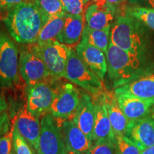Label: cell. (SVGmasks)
I'll return each instance as SVG.
<instances>
[{"mask_svg":"<svg viewBox=\"0 0 154 154\" xmlns=\"http://www.w3.org/2000/svg\"><path fill=\"white\" fill-rule=\"evenodd\" d=\"M49 19L33 0L25 2L7 11L4 19L7 32L17 43L34 44Z\"/></svg>","mask_w":154,"mask_h":154,"instance_id":"6da1fadb","label":"cell"},{"mask_svg":"<svg viewBox=\"0 0 154 154\" xmlns=\"http://www.w3.org/2000/svg\"><path fill=\"white\" fill-rule=\"evenodd\" d=\"M110 42L127 52L148 56L151 39L143 23L125 12L116 18L111 25Z\"/></svg>","mask_w":154,"mask_h":154,"instance_id":"7a4b0ae2","label":"cell"},{"mask_svg":"<svg viewBox=\"0 0 154 154\" xmlns=\"http://www.w3.org/2000/svg\"><path fill=\"white\" fill-rule=\"evenodd\" d=\"M108 75L114 88L120 87L151 70L148 64L147 56L128 53L109 42L106 54Z\"/></svg>","mask_w":154,"mask_h":154,"instance_id":"3957f363","label":"cell"},{"mask_svg":"<svg viewBox=\"0 0 154 154\" xmlns=\"http://www.w3.org/2000/svg\"><path fill=\"white\" fill-rule=\"evenodd\" d=\"M19 51L10 35L0 29V87H14L19 82Z\"/></svg>","mask_w":154,"mask_h":154,"instance_id":"277c9868","label":"cell"},{"mask_svg":"<svg viewBox=\"0 0 154 154\" xmlns=\"http://www.w3.org/2000/svg\"><path fill=\"white\" fill-rule=\"evenodd\" d=\"M64 78L93 95H99L102 91L101 80L81 60L76 50L70 47Z\"/></svg>","mask_w":154,"mask_h":154,"instance_id":"5b68a950","label":"cell"},{"mask_svg":"<svg viewBox=\"0 0 154 154\" xmlns=\"http://www.w3.org/2000/svg\"><path fill=\"white\" fill-rule=\"evenodd\" d=\"M27 45L20 51L19 70L27 88H29L38 83L45 82L50 75L36 49L35 44Z\"/></svg>","mask_w":154,"mask_h":154,"instance_id":"8992f818","label":"cell"},{"mask_svg":"<svg viewBox=\"0 0 154 154\" xmlns=\"http://www.w3.org/2000/svg\"><path fill=\"white\" fill-rule=\"evenodd\" d=\"M62 130L50 113L42 116L38 154H68Z\"/></svg>","mask_w":154,"mask_h":154,"instance_id":"52a82bcc","label":"cell"},{"mask_svg":"<svg viewBox=\"0 0 154 154\" xmlns=\"http://www.w3.org/2000/svg\"><path fill=\"white\" fill-rule=\"evenodd\" d=\"M36 49L53 79L64 77L69 47L57 40L43 44H35Z\"/></svg>","mask_w":154,"mask_h":154,"instance_id":"ba28073f","label":"cell"},{"mask_svg":"<svg viewBox=\"0 0 154 154\" xmlns=\"http://www.w3.org/2000/svg\"><path fill=\"white\" fill-rule=\"evenodd\" d=\"M82 94L71 84H65L56 91L49 113L54 118L67 119L76 112Z\"/></svg>","mask_w":154,"mask_h":154,"instance_id":"9c48e42d","label":"cell"},{"mask_svg":"<svg viewBox=\"0 0 154 154\" xmlns=\"http://www.w3.org/2000/svg\"><path fill=\"white\" fill-rule=\"evenodd\" d=\"M56 94L49 83H38L27 89L26 106L32 114L39 117L49 111Z\"/></svg>","mask_w":154,"mask_h":154,"instance_id":"30bf717a","label":"cell"},{"mask_svg":"<svg viewBox=\"0 0 154 154\" xmlns=\"http://www.w3.org/2000/svg\"><path fill=\"white\" fill-rule=\"evenodd\" d=\"M94 1L86 9L85 24L94 29H103L111 26L116 16V6L103 0Z\"/></svg>","mask_w":154,"mask_h":154,"instance_id":"8fae6325","label":"cell"},{"mask_svg":"<svg viewBox=\"0 0 154 154\" xmlns=\"http://www.w3.org/2000/svg\"><path fill=\"white\" fill-rule=\"evenodd\" d=\"M16 125L19 134L38 153L41 121L39 117L32 114L28 110L26 104L19 107L16 117Z\"/></svg>","mask_w":154,"mask_h":154,"instance_id":"7c38bea8","label":"cell"},{"mask_svg":"<svg viewBox=\"0 0 154 154\" xmlns=\"http://www.w3.org/2000/svg\"><path fill=\"white\" fill-rule=\"evenodd\" d=\"M76 52L92 72L101 80L104 79L108 72L107 61L106 54L101 50L81 40L76 47Z\"/></svg>","mask_w":154,"mask_h":154,"instance_id":"4fadbf2b","label":"cell"},{"mask_svg":"<svg viewBox=\"0 0 154 154\" xmlns=\"http://www.w3.org/2000/svg\"><path fill=\"white\" fill-rule=\"evenodd\" d=\"M115 95L119 107L129 123L150 115L154 106V99H140L126 94Z\"/></svg>","mask_w":154,"mask_h":154,"instance_id":"5bb4252c","label":"cell"},{"mask_svg":"<svg viewBox=\"0 0 154 154\" xmlns=\"http://www.w3.org/2000/svg\"><path fill=\"white\" fill-rule=\"evenodd\" d=\"M140 151L154 146V115L130 123L126 136Z\"/></svg>","mask_w":154,"mask_h":154,"instance_id":"9a60e30c","label":"cell"},{"mask_svg":"<svg viewBox=\"0 0 154 154\" xmlns=\"http://www.w3.org/2000/svg\"><path fill=\"white\" fill-rule=\"evenodd\" d=\"M61 130L69 153L85 154L93 145V141L76 126L74 121L65 119Z\"/></svg>","mask_w":154,"mask_h":154,"instance_id":"2e32d148","label":"cell"},{"mask_svg":"<svg viewBox=\"0 0 154 154\" xmlns=\"http://www.w3.org/2000/svg\"><path fill=\"white\" fill-rule=\"evenodd\" d=\"M114 94H126L140 99H154V70L151 69L125 85L115 88Z\"/></svg>","mask_w":154,"mask_h":154,"instance_id":"e0dca14e","label":"cell"},{"mask_svg":"<svg viewBox=\"0 0 154 154\" xmlns=\"http://www.w3.org/2000/svg\"><path fill=\"white\" fill-rule=\"evenodd\" d=\"M95 114V103L92 101L91 96L86 94H82L80 103L74 113L73 121L91 140Z\"/></svg>","mask_w":154,"mask_h":154,"instance_id":"ac0fdd59","label":"cell"},{"mask_svg":"<svg viewBox=\"0 0 154 154\" xmlns=\"http://www.w3.org/2000/svg\"><path fill=\"white\" fill-rule=\"evenodd\" d=\"M95 121L93 129V143L108 140L116 143V135L109 120L103 96L101 101L95 104Z\"/></svg>","mask_w":154,"mask_h":154,"instance_id":"d6986e66","label":"cell"},{"mask_svg":"<svg viewBox=\"0 0 154 154\" xmlns=\"http://www.w3.org/2000/svg\"><path fill=\"white\" fill-rule=\"evenodd\" d=\"M84 26L85 24L83 14H66L63 27L56 40L66 46L78 44L82 40Z\"/></svg>","mask_w":154,"mask_h":154,"instance_id":"ffe728a7","label":"cell"},{"mask_svg":"<svg viewBox=\"0 0 154 154\" xmlns=\"http://www.w3.org/2000/svg\"><path fill=\"white\" fill-rule=\"evenodd\" d=\"M108 116L116 136H126L129 121L121 111L116 95L105 94L103 95Z\"/></svg>","mask_w":154,"mask_h":154,"instance_id":"44dd1931","label":"cell"},{"mask_svg":"<svg viewBox=\"0 0 154 154\" xmlns=\"http://www.w3.org/2000/svg\"><path fill=\"white\" fill-rule=\"evenodd\" d=\"M66 14V13L63 12L49 17L40 32L36 44H43L56 40L63 27Z\"/></svg>","mask_w":154,"mask_h":154,"instance_id":"7402d4cb","label":"cell"},{"mask_svg":"<svg viewBox=\"0 0 154 154\" xmlns=\"http://www.w3.org/2000/svg\"><path fill=\"white\" fill-rule=\"evenodd\" d=\"M111 28V26H109L103 29H94L85 24L82 40L98 48L106 54L110 42Z\"/></svg>","mask_w":154,"mask_h":154,"instance_id":"603a6c76","label":"cell"},{"mask_svg":"<svg viewBox=\"0 0 154 154\" xmlns=\"http://www.w3.org/2000/svg\"><path fill=\"white\" fill-rule=\"evenodd\" d=\"M127 14L137 19L146 27L154 30V9L140 7L138 6H131L125 11Z\"/></svg>","mask_w":154,"mask_h":154,"instance_id":"cb8c5ba5","label":"cell"},{"mask_svg":"<svg viewBox=\"0 0 154 154\" xmlns=\"http://www.w3.org/2000/svg\"><path fill=\"white\" fill-rule=\"evenodd\" d=\"M139 148L126 136H116V154H140Z\"/></svg>","mask_w":154,"mask_h":154,"instance_id":"d4e9b609","label":"cell"},{"mask_svg":"<svg viewBox=\"0 0 154 154\" xmlns=\"http://www.w3.org/2000/svg\"><path fill=\"white\" fill-rule=\"evenodd\" d=\"M63 11L66 14L80 15L84 14L91 0H60Z\"/></svg>","mask_w":154,"mask_h":154,"instance_id":"484cf974","label":"cell"},{"mask_svg":"<svg viewBox=\"0 0 154 154\" xmlns=\"http://www.w3.org/2000/svg\"><path fill=\"white\" fill-rule=\"evenodd\" d=\"M48 17L64 12L60 0H33Z\"/></svg>","mask_w":154,"mask_h":154,"instance_id":"4316f807","label":"cell"},{"mask_svg":"<svg viewBox=\"0 0 154 154\" xmlns=\"http://www.w3.org/2000/svg\"><path fill=\"white\" fill-rule=\"evenodd\" d=\"M12 149L16 154H34L31 149V146L19 134L15 124L13 128Z\"/></svg>","mask_w":154,"mask_h":154,"instance_id":"83f0119b","label":"cell"},{"mask_svg":"<svg viewBox=\"0 0 154 154\" xmlns=\"http://www.w3.org/2000/svg\"><path fill=\"white\" fill-rule=\"evenodd\" d=\"M85 154H116V143L108 140L94 142Z\"/></svg>","mask_w":154,"mask_h":154,"instance_id":"f1b7e54d","label":"cell"},{"mask_svg":"<svg viewBox=\"0 0 154 154\" xmlns=\"http://www.w3.org/2000/svg\"><path fill=\"white\" fill-rule=\"evenodd\" d=\"M13 126L11 129H9L0 137V154H10L12 149V136Z\"/></svg>","mask_w":154,"mask_h":154,"instance_id":"f546056e","label":"cell"},{"mask_svg":"<svg viewBox=\"0 0 154 154\" xmlns=\"http://www.w3.org/2000/svg\"><path fill=\"white\" fill-rule=\"evenodd\" d=\"M31 0H0V10L8 11L19 4Z\"/></svg>","mask_w":154,"mask_h":154,"instance_id":"4dcf8cb0","label":"cell"},{"mask_svg":"<svg viewBox=\"0 0 154 154\" xmlns=\"http://www.w3.org/2000/svg\"><path fill=\"white\" fill-rule=\"evenodd\" d=\"M9 130V120L8 114L4 113L0 116V137Z\"/></svg>","mask_w":154,"mask_h":154,"instance_id":"1f68e13d","label":"cell"},{"mask_svg":"<svg viewBox=\"0 0 154 154\" xmlns=\"http://www.w3.org/2000/svg\"><path fill=\"white\" fill-rule=\"evenodd\" d=\"M134 6L154 9V0H129Z\"/></svg>","mask_w":154,"mask_h":154,"instance_id":"d6a6232c","label":"cell"},{"mask_svg":"<svg viewBox=\"0 0 154 154\" xmlns=\"http://www.w3.org/2000/svg\"><path fill=\"white\" fill-rule=\"evenodd\" d=\"M7 109V104L6 103L5 99L0 94V116L3 115L4 113H7L6 111Z\"/></svg>","mask_w":154,"mask_h":154,"instance_id":"836d02e7","label":"cell"},{"mask_svg":"<svg viewBox=\"0 0 154 154\" xmlns=\"http://www.w3.org/2000/svg\"><path fill=\"white\" fill-rule=\"evenodd\" d=\"M140 154H154V146L146 148L140 152Z\"/></svg>","mask_w":154,"mask_h":154,"instance_id":"e575fe53","label":"cell"},{"mask_svg":"<svg viewBox=\"0 0 154 154\" xmlns=\"http://www.w3.org/2000/svg\"><path fill=\"white\" fill-rule=\"evenodd\" d=\"M103 1L106 2L109 4H111V5H113L117 6L118 5H119V4L122 3L123 2H124L125 0H103Z\"/></svg>","mask_w":154,"mask_h":154,"instance_id":"d590c367","label":"cell"},{"mask_svg":"<svg viewBox=\"0 0 154 154\" xmlns=\"http://www.w3.org/2000/svg\"><path fill=\"white\" fill-rule=\"evenodd\" d=\"M10 154H16L15 153V152L14 151V150H13V151H11V153Z\"/></svg>","mask_w":154,"mask_h":154,"instance_id":"8d00e7d4","label":"cell"},{"mask_svg":"<svg viewBox=\"0 0 154 154\" xmlns=\"http://www.w3.org/2000/svg\"><path fill=\"white\" fill-rule=\"evenodd\" d=\"M153 113H154V106H153Z\"/></svg>","mask_w":154,"mask_h":154,"instance_id":"74e56055","label":"cell"},{"mask_svg":"<svg viewBox=\"0 0 154 154\" xmlns=\"http://www.w3.org/2000/svg\"><path fill=\"white\" fill-rule=\"evenodd\" d=\"M70 154H73V153H70Z\"/></svg>","mask_w":154,"mask_h":154,"instance_id":"f35d334b","label":"cell"}]
</instances>
